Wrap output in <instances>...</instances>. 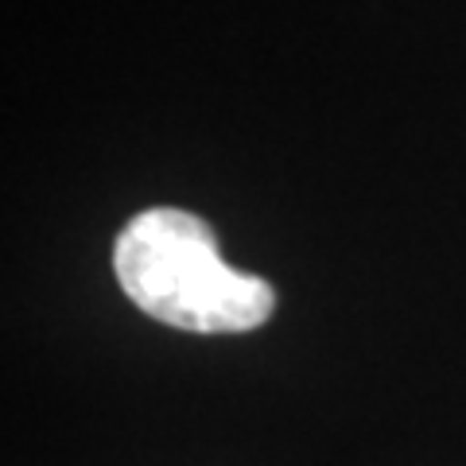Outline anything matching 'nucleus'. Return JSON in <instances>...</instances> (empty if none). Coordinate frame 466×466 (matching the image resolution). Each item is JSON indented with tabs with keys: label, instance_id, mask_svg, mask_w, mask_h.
<instances>
[{
	"label": "nucleus",
	"instance_id": "nucleus-1",
	"mask_svg": "<svg viewBox=\"0 0 466 466\" xmlns=\"http://www.w3.org/2000/svg\"><path fill=\"white\" fill-rule=\"evenodd\" d=\"M113 268L144 315L191 334H245L272 319L268 280L229 268L198 214L156 207L121 229Z\"/></svg>",
	"mask_w": 466,
	"mask_h": 466
}]
</instances>
